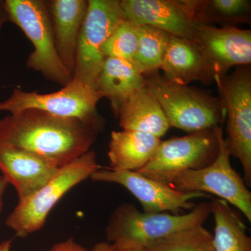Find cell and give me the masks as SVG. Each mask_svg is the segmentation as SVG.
I'll use <instances>...</instances> for the list:
<instances>
[{
  "instance_id": "1",
  "label": "cell",
  "mask_w": 251,
  "mask_h": 251,
  "mask_svg": "<svg viewBox=\"0 0 251 251\" xmlns=\"http://www.w3.org/2000/svg\"><path fill=\"white\" fill-rule=\"evenodd\" d=\"M100 131L78 119L35 109L0 119V143L31 151L59 168L90 151Z\"/></svg>"
},
{
  "instance_id": "2",
  "label": "cell",
  "mask_w": 251,
  "mask_h": 251,
  "mask_svg": "<svg viewBox=\"0 0 251 251\" xmlns=\"http://www.w3.org/2000/svg\"><path fill=\"white\" fill-rule=\"evenodd\" d=\"M210 215L211 202L201 203L185 214L145 213L123 203L112 211L105 235L116 251L145 249L179 231L203 226Z\"/></svg>"
},
{
  "instance_id": "3",
  "label": "cell",
  "mask_w": 251,
  "mask_h": 251,
  "mask_svg": "<svg viewBox=\"0 0 251 251\" xmlns=\"http://www.w3.org/2000/svg\"><path fill=\"white\" fill-rule=\"evenodd\" d=\"M144 76L171 127L192 133L213 129L226 120V110L220 99L188 85L175 83L158 71Z\"/></svg>"
},
{
  "instance_id": "4",
  "label": "cell",
  "mask_w": 251,
  "mask_h": 251,
  "mask_svg": "<svg viewBox=\"0 0 251 251\" xmlns=\"http://www.w3.org/2000/svg\"><path fill=\"white\" fill-rule=\"evenodd\" d=\"M3 6L10 22L14 23L32 44L26 66L46 80L64 87L72 76L56 50L53 29L46 1L4 0Z\"/></svg>"
},
{
  "instance_id": "5",
  "label": "cell",
  "mask_w": 251,
  "mask_h": 251,
  "mask_svg": "<svg viewBox=\"0 0 251 251\" xmlns=\"http://www.w3.org/2000/svg\"><path fill=\"white\" fill-rule=\"evenodd\" d=\"M101 168L93 150L59 168L49 182L29 197L18 201L6 220V225L18 237H25L40 230L50 211L61 198L76 185Z\"/></svg>"
},
{
  "instance_id": "6",
  "label": "cell",
  "mask_w": 251,
  "mask_h": 251,
  "mask_svg": "<svg viewBox=\"0 0 251 251\" xmlns=\"http://www.w3.org/2000/svg\"><path fill=\"white\" fill-rule=\"evenodd\" d=\"M102 98L103 95L93 87L72 79L60 90L52 93L39 94L16 87L9 98L0 102V112L14 114L35 109L54 116L78 119L102 130L103 121L97 110Z\"/></svg>"
},
{
  "instance_id": "7",
  "label": "cell",
  "mask_w": 251,
  "mask_h": 251,
  "mask_svg": "<svg viewBox=\"0 0 251 251\" xmlns=\"http://www.w3.org/2000/svg\"><path fill=\"white\" fill-rule=\"evenodd\" d=\"M219 152L209 166L185 171L175 176L170 186L182 192L211 193L232 204L251 222V193L244 179L230 163L228 144L222 127H215ZM206 193V194H207Z\"/></svg>"
},
{
  "instance_id": "8",
  "label": "cell",
  "mask_w": 251,
  "mask_h": 251,
  "mask_svg": "<svg viewBox=\"0 0 251 251\" xmlns=\"http://www.w3.org/2000/svg\"><path fill=\"white\" fill-rule=\"evenodd\" d=\"M88 3L77 44L72 79L95 89L105 60L103 46L127 18L118 0H88Z\"/></svg>"
},
{
  "instance_id": "9",
  "label": "cell",
  "mask_w": 251,
  "mask_h": 251,
  "mask_svg": "<svg viewBox=\"0 0 251 251\" xmlns=\"http://www.w3.org/2000/svg\"><path fill=\"white\" fill-rule=\"evenodd\" d=\"M215 128L161 141L156 153L139 174L170 185L175 176L210 165L219 152Z\"/></svg>"
},
{
  "instance_id": "10",
  "label": "cell",
  "mask_w": 251,
  "mask_h": 251,
  "mask_svg": "<svg viewBox=\"0 0 251 251\" xmlns=\"http://www.w3.org/2000/svg\"><path fill=\"white\" fill-rule=\"evenodd\" d=\"M249 65L238 67L218 87L227 117V144L230 155L238 158L244 181L251 186V72Z\"/></svg>"
},
{
  "instance_id": "11",
  "label": "cell",
  "mask_w": 251,
  "mask_h": 251,
  "mask_svg": "<svg viewBox=\"0 0 251 251\" xmlns=\"http://www.w3.org/2000/svg\"><path fill=\"white\" fill-rule=\"evenodd\" d=\"M91 179L100 182L115 183L126 188L139 201L143 212L171 211L177 214L181 210L194 208L191 200L209 198L201 192H182L170 185L150 179L136 171H117L100 168L91 175Z\"/></svg>"
},
{
  "instance_id": "12",
  "label": "cell",
  "mask_w": 251,
  "mask_h": 251,
  "mask_svg": "<svg viewBox=\"0 0 251 251\" xmlns=\"http://www.w3.org/2000/svg\"><path fill=\"white\" fill-rule=\"evenodd\" d=\"M196 43L210 62L217 87L222 84L231 68L251 64L250 29L198 24Z\"/></svg>"
},
{
  "instance_id": "13",
  "label": "cell",
  "mask_w": 251,
  "mask_h": 251,
  "mask_svg": "<svg viewBox=\"0 0 251 251\" xmlns=\"http://www.w3.org/2000/svg\"><path fill=\"white\" fill-rule=\"evenodd\" d=\"M120 5L127 20L135 25L197 41L198 24L180 0H122Z\"/></svg>"
},
{
  "instance_id": "14",
  "label": "cell",
  "mask_w": 251,
  "mask_h": 251,
  "mask_svg": "<svg viewBox=\"0 0 251 251\" xmlns=\"http://www.w3.org/2000/svg\"><path fill=\"white\" fill-rule=\"evenodd\" d=\"M59 168L35 153L0 143V171L14 186L18 201L29 197L52 179Z\"/></svg>"
},
{
  "instance_id": "15",
  "label": "cell",
  "mask_w": 251,
  "mask_h": 251,
  "mask_svg": "<svg viewBox=\"0 0 251 251\" xmlns=\"http://www.w3.org/2000/svg\"><path fill=\"white\" fill-rule=\"evenodd\" d=\"M88 4V0L46 1L57 54L72 76L75 69L77 44Z\"/></svg>"
},
{
  "instance_id": "16",
  "label": "cell",
  "mask_w": 251,
  "mask_h": 251,
  "mask_svg": "<svg viewBox=\"0 0 251 251\" xmlns=\"http://www.w3.org/2000/svg\"><path fill=\"white\" fill-rule=\"evenodd\" d=\"M168 80L188 85L193 81H214L210 62L197 43L171 36L161 69Z\"/></svg>"
},
{
  "instance_id": "17",
  "label": "cell",
  "mask_w": 251,
  "mask_h": 251,
  "mask_svg": "<svg viewBox=\"0 0 251 251\" xmlns=\"http://www.w3.org/2000/svg\"><path fill=\"white\" fill-rule=\"evenodd\" d=\"M145 85V76L132 61L106 57L95 89L108 99L114 115L118 117L130 97Z\"/></svg>"
},
{
  "instance_id": "18",
  "label": "cell",
  "mask_w": 251,
  "mask_h": 251,
  "mask_svg": "<svg viewBox=\"0 0 251 251\" xmlns=\"http://www.w3.org/2000/svg\"><path fill=\"white\" fill-rule=\"evenodd\" d=\"M161 141L158 137L145 132L114 130L108 146L110 169L140 171L152 158Z\"/></svg>"
},
{
  "instance_id": "19",
  "label": "cell",
  "mask_w": 251,
  "mask_h": 251,
  "mask_svg": "<svg viewBox=\"0 0 251 251\" xmlns=\"http://www.w3.org/2000/svg\"><path fill=\"white\" fill-rule=\"evenodd\" d=\"M117 117L122 129L145 132L159 138L171 128L163 109L147 85L130 97Z\"/></svg>"
},
{
  "instance_id": "20",
  "label": "cell",
  "mask_w": 251,
  "mask_h": 251,
  "mask_svg": "<svg viewBox=\"0 0 251 251\" xmlns=\"http://www.w3.org/2000/svg\"><path fill=\"white\" fill-rule=\"evenodd\" d=\"M198 24L236 26L249 23L251 1L249 0H180Z\"/></svg>"
},
{
  "instance_id": "21",
  "label": "cell",
  "mask_w": 251,
  "mask_h": 251,
  "mask_svg": "<svg viewBox=\"0 0 251 251\" xmlns=\"http://www.w3.org/2000/svg\"><path fill=\"white\" fill-rule=\"evenodd\" d=\"M211 210L215 224L214 250L251 251V238L247 234L245 224L228 203L221 199L213 200Z\"/></svg>"
},
{
  "instance_id": "22",
  "label": "cell",
  "mask_w": 251,
  "mask_h": 251,
  "mask_svg": "<svg viewBox=\"0 0 251 251\" xmlns=\"http://www.w3.org/2000/svg\"><path fill=\"white\" fill-rule=\"evenodd\" d=\"M138 49L132 62L145 75L161 69L172 35L150 26L138 25Z\"/></svg>"
},
{
  "instance_id": "23",
  "label": "cell",
  "mask_w": 251,
  "mask_h": 251,
  "mask_svg": "<svg viewBox=\"0 0 251 251\" xmlns=\"http://www.w3.org/2000/svg\"><path fill=\"white\" fill-rule=\"evenodd\" d=\"M144 249L145 251H215L213 234L203 226L179 231Z\"/></svg>"
},
{
  "instance_id": "24",
  "label": "cell",
  "mask_w": 251,
  "mask_h": 251,
  "mask_svg": "<svg viewBox=\"0 0 251 251\" xmlns=\"http://www.w3.org/2000/svg\"><path fill=\"white\" fill-rule=\"evenodd\" d=\"M138 45V25L126 20L117 27L103 46L106 57L133 60Z\"/></svg>"
},
{
  "instance_id": "25",
  "label": "cell",
  "mask_w": 251,
  "mask_h": 251,
  "mask_svg": "<svg viewBox=\"0 0 251 251\" xmlns=\"http://www.w3.org/2000/svg\"><path fill=\"white\" fill-rule=\"evenodd\" d=\"M49 251H90L75 242L73 238H69L64 242L57 243Z\"/></svg>"
},
{
  "instance_id": "26",
  "label": "cell",
  "mask_w": 251,
  "mask_h": 251,
  "mask_svg": "<svg viewBox=\"0 0 251 251\" xmlns=\"http://www.w3.org/2000/svg\"><path fill=\"white\" fill-rule=\"evenodd\" d=\"M8 186H9V183L5 179L4 176H2V175H0V214H1L3 205H4L3 198H4V193Z\"/></svg>"
},
{
  "instance_id": "27",
  "label": "cell",
  "mask_w": 251,
  "mask_h": 251,
  "mask_svg": "<svg viewBox=\"0 0 251 251\" xmlns=\"http://www.w3.org/2000/svg\"><path fill=\"white\" fill-rule=\"evenodd\" d=\"M91 251H116L111 244L108 242H99L94 246Z\"/></svg>"
},
{
  "instance_id": "28",
  "label": "cell",
  "mask_w": 251,
  "mask_h": 251,
  "mask_svg": "<svg viewBox=\"0 0 251 251\" xmlns=\"http://www.w3.org/2000/svg\"><path fill=\"white\" fill-rule=\"evenodd\" d=\"M7 22H9V19L3 6V1H0V37H1L2 28Z\"/></svg>"
},
{
  "instance_id": "29",
  "label": "cell",
  "mask_w": 251,
  "mask_h": 251,
  "mask_svg": "<svg viewBox=\"0 0 251 251\" xmlns=\"http://www.w3.org/2000/svg\"><path fill=\"white\" fill-rule=\"evenodd\" d=\"M12 239L5 240L0 244V251H11Z\"/></svg>"
},
{
  "instance_id": "30",
  "label": "cell",
  "mask_w": 251,
  "mask_h": 251,
  "mask_svg": "<svg viewBox=\"0 0 251 251\" xmlns=\"http://www.w3.org/2000/svg\"><path fill=\"white\" fill-rule=\"evenodd\" d=\"M119 251H145L144 249H140V248H136V249H124V250Z\"/></svg>"
}]
</instances>
